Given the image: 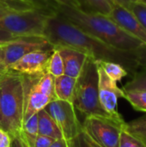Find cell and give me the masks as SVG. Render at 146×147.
<instances>
[{
	"mask_svg": "<svg viewBox=\"0 0 146 147\" xmlns=\"http://www.w3.org/2000/svg\"><path fill=\"white\" fill-rule=\"evenodd\" d=\"M43 36L53 46L79 50L99 61L120 64L133 75L140 69V48L125 51L113 47L83 31L77 25L55 12L47 21Z\"/></svg>",
	"mask_w": 146,
	"mask_h": 147,
	"instance_id": "cell-1",
	"label": "cell"
},
{
	"mask_svg": "<svg viewBox=\"0 0 146 147\" xmlns=\"http://www.w3.org/2000/svg\"><path fill=\"white\" fill-rule=\"evenodd\" d=\"M55 12L77 25L86 33L106 44L125 51H133L144 45L128 34L108 16L84 10L82 8L53 5Z\"/></svg>",
	"mask_w": 146,
	"mask_h": 147,
	"instance_id": "cell-2",
	"label": "cell"
},
{
	"mask_svg": "<svg viewBox=\"0 0 146 147\" xmlns=\"http://www.w3.org/2000/svg\"><path fill=\"white\" fill-rule=\"evenodd\" d=\"M0 104L2 121L0 129L9 136L22 131L24 112L22 75L8 71L0 75Z\"/></svg>",
	"mask_w": 146,
	"mask_h": 147,
	"instance_id": "cell-3",
	"label": "cell"
},
{
	"mask_svg": "<svg viewBox=\"0 0 146 147\" xmlns=\"http://www.w3.org/2000/svg\"><path fill=\"white\" fill-rule=\"evenodd\" d=\"M98 81L97 62L92 57L88 56L76 81L72 104L85 116L95 115L114 120L100 103Z\"/></svg>",
	"mask_w": 146,
	"mask_h": 147,
	"instance_id": "cell-4",
	"label": "cell"
},
{
	"mask_svg": "<svg viewBox=\"0 0 146 147\" xmlns=\"http://www.w3.org/2000/svg\"><path fill=\"white\" fill-rule=\"evenodd\" d=\"M55 14L50 9L40 6L25 10L14 11L0 18V29L9 32L15 37L43 36L48 19Z\"/></svg>",
	"mask_w": 146,
	"mask_h": 147,
	"instance_id": "cell-5",
	"label": "cell"
},
{
	"mask_svg": "<svg viewBox=\"0 0 146 147\" xmlns=\"http://www.w3.org/2000/svg\"><path fill=\"white\" fill-rule=\"evenodd\" d=\"M53 81L54 77L47 71L34 76L22 75L24 90L23 121L44 109L50 102L56 99Z\"/></svg>",
	"mask_w": 146,
	"mask_h": 147,
	"instance_id": "cell-6",
	"label": "cell"
},
{
	"mask_svg": "<svg viewBox=\"0 0 146 147\" xmlns=\"http://www.w3.org/2000/svg\"><path fill=\"white\" fill-rule=\"evenodd\" d=\"M83 127L89 137L102 147H119L120 124L112 119L95 115L85 117Z\"/></svg>",
	"mask_w": 146,
	"mask_h": 147,
	"instance_id": "cell-7",
	"label": "cell"
},
{
	"mask_svg": "<svg viewBox=\"0 0 146 147\" xmlns=\"http://www.w3.org/2000/svg\"><path fill=\"white\" fill-rule=\"evenodd\" d=\"M44 109L58 125L66 141L75 137L83 128L72 102L55 99L50 102Z\"/></svg>",
	"mask_w": 146,
	"mask_h": 147,
	"instance_id": "cell-8",
	"label": "cell"
},
{
	"mask_svg": "<svg viewBox=\"0 0 146 147\" xmlns=\"http://www.w3.org/2000/svg\"><path fill=\"white\" fill-rule=\"evenodd\" d=\"M4 52V65H9L24 55L37 50L52 49L53 46L44 36H20L5 41L2 45Z\"/></svg>",
	"mask_w": 146,
	"mask_h": 147,
	"instance_id": "cell-9",
	"label": "cell"
},
{
	"mask_svg": "<svg viewBox=\"0 0 146 147\" xmlns=\"http://www.w3.org/2000/svg\"><path fill=\"white\" fill-rule=\"evenodd\" d=\"M97 62L98 69V90H99V100L102 109L116 121L124 124L126 121L122 116L119 114L118 99L125 96L123 90L120 89L117 85V82L112 80L104 71L102 65Z\"/></svg>",
	"mask_w": 146,
	"mask_h": 147,
	"instance_id": "cell-10",
	"label": "cell"
},
{
	"mask_svg": "<svg viewBox=\"0 0 146 147\" xmlns=\"http://www.w3.org/2000/svg\"><path fill=\"white\" fill-rule=\"evenodd\" d=\"M52 50L53 48L31 52L9 65V71L30 76L45 73L47 71V64Z\"/></svg>",
	"mask_w": 146,
	"mask_h": 147,
	"instance_id": "cell-11",
	"label": "cell"
},
{
	"mask_svg": "<svg viewBox=\"0 0 146 147\" xmlns=\"http://www.w3.org/2000/svg\"><path fill=\"white\" fill-rule=\"evenodd\" d=\"M108 17L128 34L146 45V29L130 9L115 4Z\"/></svg>",
	"mask_w": 146,
	"mask_h": 147,
	"instance_id": "cell-12",
	"label": "cell"
},
{
	"mask_svg": "<svg viewBox=\"0 0 146 147\" xmlns=\"http://www.w3.org/2000/svg\"><path fill=\"white\" fill-rule=\"evenodd\" d=\"M53 47L59 50L62 57L65 68L64 74L77 78L88 58V55L79 50L69 47L55 46Z\"/></svg>",
	"mask_w": 146,
	"mask_h": 147,
	"instance_id": "cell-13",
	"label": "cell"
},
{
	"mask_svg": "<svg viewBox=\"0 0 146 147\" xmlns=\"http://www.w3.org/2000/svg\"><path fill=\"white\" fill-rule=\"evenodd\" d=\"M77 78L67 75L54 77L53 90L56 99L72 102Z\"/></svg>",
	"mask_w": 146,
	"mask_h": 147,
	"instance_id": "cell-14",
	"label": "cell"
},
{
	"mask_svg": "<svg viewBox=\"0 0 146 147\" xmlns=\"http://www.w3.org/2000/svg\"><path fill=\"white\" fill-rule=\"evenodd\" d=\"M37 115H38V132L40 135L47 136L54 140L64 138L59 127L45 109L40 110L37 113Z\"/></svg>",
	"mask_w": 146,
	"mask_h": 147,
	"instance_id": "cell-15",
	"label": "cell"
},
{
	"mask_svg": "<svg viewBox=\"0 0 146 147\" xmlns=\"http://www.w3.org/2000/svg\"><path fill=\"white\" fill-rule=\"evenodd\" d=\"M22 135L29 147H34L36 139L39 135L38 132V115L34 114L28 120L23 121L22 127Z\"/></svg>",
	"mask_w": 146,
	"mask_h": 147,
	"instance_id": "cell-16",
	"label": "cell"
},
{
	"mask_svg": "<svg viewBox=\"0 0 146 147\" xmlns=\"http://www.w3.org/2000/svg\"><path fill=\"white\" fill-rule=\"evenodd\" d=\"M123 128L139 138L142 141H146V113L145 115L133 120L130 122H126L123 126Z\"/></svg>",
	"mask_w": 146,
	"mask_h": 147,
	"instance_id": "cell-17",
	"label": "cell"
},
{
	"mask_svg": "<svg viewBox=\"0 0 146 147\" xmlns=\"http://www.w3.org/2000/svg\"><path fill=\"white\" fill-rule=\"evenodd\" d=\"M122 90L123 91H146V68H141L132 75V79Z\"/></svg>",
	"mask_w": 146,
	"mask_h": 147,
	"instance_id": "cell-18",
	"label": "cell"
},
{
	"mask_svg": "<svg viewBox=\"0 0 146 147\" xmlns=\"http://www.w3.org/2000/svg\"><path fill=\"white\" fill-rule=\"evenodd\" d=\"M99 64L102 65L105 73L114 81L119 82L121 79L128 75L127 71L120 64L109 62V61H99Z\"/></svg>",
	"mask_w": 146,
	"mask_h": 147,
	"instance_id": "cell-19",
	"label": "cell"
},
{
	"mask_svg": "<svg viewBox=\"0 0 146 147\" xmlns=\"http://www.w3.org/2000/svg\"><path fill=\"white\" fill-rule=\"evenodd\" d=\"M124 98L138 111L146 113V91H124Z\"/></svg>",
	"mask_w": 146,
	"mask_h": 147,
	"instance_id": "cell-20",
	"label": "cell"
},
{
	"mask_svg": "<svg viewBox=\"0 0 146 147\" xmlns=\"http://www.w3.org/2000/svg\"><path fill=\"white\" fill-rule=\"evenodd\" d=\"M46 71L53 77H59V76L64 75L65 68H64V62H63L62 57L59 50H57L54 47L49 58Z\"/></svg>",
	"mask_w": 146,
	"mask_h": 147,
	"instance_id": "cell-21",
	"label": "cell"
},
{
	"mask_svg": "<svg viewBox=\"0 0 146 147\" xmlns=\"http://www.w3.org/2000/svg\"><path fill=\"white\" fill-rule=\"evenodd\" d=\"M85 4L92 12L108 16L112 11L115 3L112 0H83Z\"/></svg>",
	"mask_w": 146,
	"mask_h": 147,
	"instance_id": "cell-22",
	"label": "cell"
},
{
	"mask_svg": "<svg viewBox=\"0 0 146 147\" xmlns=\"http://www.w3.org/2000/svg\"><path fill=\"white\" fill-rule=\"evenodd\" d=\"M67 145L68 147H102L89 137L83 127L75 137L67 141Z\"/></svg>",
	"mask_w": 146,
	"mask_h": 147,
	"instance_id": "cell-23",
	"label": "cell"
},
{
	"mask_svg": "<svg viewBox=\"0 0 146 147\" xmlns=\"http://www.w3.org/2000/svg\"><path fill=\"white\" fill-rule=\"evenodd\" d=\"M119 147H145V142L122 127L119 140Z\"/></svg>",
	"mask_w": 146,
	"mask_h": 147,
	"instance_id": "cell-24",
	"label": "cell"
},
{
	"mask_svg": "<svg viewBox=\"0 0 146 147\" xmlns=\"http://www.w3.org/2000/svg\"><path fill=\"white\" fill-rule=\"evenodd\" d=\"M130 10L146 29V3L139 1H134L131 5Z\"/></svg>",
	"mask_w": 146,
	"mask_h": 147,
	"instance_id": "cell-25",
	"label": "cell"
},
{
	"mask_svg": "<svg viewBox=\"0 0 146 147\" xmlns=\"http://www.w3.org/2000/svg\"><path fill=\"white\" fill-rule=\"evenodd\" d=\"M10 138H11L10 147H29L22 135V131L10 136Z\"/></svg>",
	"mask_w": 146,
	"mask_h": 147,
	"instance_id": "cell-26",
	"label": "cell"
},
{
	"mask_svg": "<svg viewBox=\"0 0 146 147\" xmlns=\"http://www.w3.org/2000/svg\"><path fill=\"white\" fill-rule=\"evenodd\" d=\"M56 140L52 138L47 137V136H44V135H38L35 144H34V147H49L53 141Z\"/></svg>",
	"mask_w": 146,
	"mask_h": 147,
	"instance_id": "cell-27",
	"label": "cell"
},
{
	"mask_svg": "<svg viewBox=\"0 0 146 147\" xmlns=\"http://www.w3.org/2000/svg\"><path fill=\"white\" fill-rule=\"evenodd\" d=\"M52 1L59 5L75 7V8H82V4L78 0H52Z\"/></svg>",
	"mask_w": 146,
	"mask_h": 147,
	"instance_id": "cell-28",
	"label": "cell"
},
{
	"mask_svg": "<svg viewBox=\"0 0 146 147\" xmlns=\"http://www.w3.org/2000/svg\"><path fill=\"white\" fill-rule=\"evenodd\" d=\"M11 138L8 133L0 129V147H10Z\"/></svg>",
	"mask_w": 146,
	"mask_h": 147,
	"instance_id": "cell-29",
	"label": "cell"
},
{
	"mask_svg": "<svg viewBox=\"0 0 146 147\" xmlns=\"http://www.w3.org/2000/svg\"><path fill=\"white\" fill-rule=\"evenodd\" d=\"M7 69L4 65V52L2 46H0V75L7 72Z\"/></svg>",
	"mask_w": 146,
	"mask_h": 147,
	"instance_id": "cell-30",
	"label": "cell"
},
{
	"mask_svg": "<svg viewBox=\"0 0 146 147\" xmlns=\"http://www.w3.org/2000/svg\"><path fill=\"white\" fill-rule=\"evenodd\" d=\"M115 4H118V5H120L127 9H130L131 8V5L132 3L134 2V1H137V0H112Z\"/></svg>",
	"mask_w": 146,
	"mask_h": 147,
	"instance_id": "cell-31",
	"label": "cell"
},
{
	"mask_svg": "<svg viewBox=\"0 0 146 147\" xmlns=\"http://www.w3.org/2000/svg\"><path fill=\"white\" fill-rule=\"evenodd\" d=\"M15 37L13 35H11L9 32L0 29V40L1 41H7V40H10L12 39H14Z\"/></svg>",
	"mask_w": 146,
	"mask_h": 147,
	"instance_id": "cell-32",
	"label": "cell"
},
{
	"mask_svg": "<svg viewBox=\"0 0 146 147\" xmlns=\"http://www.w3.org/2000/svg\"><path fill=\"white\" fill-rule=\"evenodd\" d=\"M49 147H68V145H67V141L63 138L54 140L53 143Z\"/></svg>",
	"mask_w": 146,
	"mask_h": 147,
	"instance_id": "cell-33",
	"label": "cell"
},
{
	"mask_svg": "<svg viewBox=\"0 0 146 147\" xmlns=\"http://www.w3.org/2000/svg\"><path fill=\"white\" fill-rule=\"evenodd\" d=\"M2 121V113H1V104H0V123Z\"/></svg>",
	"mask_w": 146,
	"mask_h": 147,
	"instance_id": "cell-34",
	"label": "cell"
},
{
	"mask_svg": "<svg viewBox=\"0 0 146 147\" xmlns=\"http://www.w3.org/2000/svg\"><path fill=\"white\" fill-rule=\"evenodd\" d=\"M137 1H139V2H142L144 3H146V0H137Z\"/></svg>",
	"mask_w": 146,
	"mask_h": 147,
	"instance_id": "cell-35",
	"label": "cell"
},
{
	"mask_svg": "<svg viewBox=\"0 0 146 147\" xmlns=\"http://www.w3.org/2000/svg\"><path fill=\"white\" fill-rule=\"evenodd\" d=\"M7 41H8V40H7ZM4 42H5V41H1V40H0V46H2Z\"/></svg>",
	"mask_w": 146,
	"mask_h": 147,
	"instance_id": "cell-36",
	"label": "cell"
},
{
	"mask_svg": "<svg viewBox=\"0 0 146 147\" xmlns=\"http://www.w3.org/2000/svg\"><path fill=\"white\" fill-rule=\"evenodd\" d=\"M145 147H146V141L145 142Z\"/></svg>",
	"mask_w": 146,
	"mask_h": 147,
	"instance_id": "cell-37",
	"label": "cell"
},
{
	"mask_svg": "<svg viewBox=\"0 0 146 147\" xmlns=\"http://www.w3.org/2000/svg\"><path fill=\"white\" fill-rule=\"evenodd\" d=\"M26 1H32V0H26Z\"/></svg>",
	"mask_w": 146,
	"mask_h": 147,
	"instance_id": "cell-38",
	"label": "cell"
}]
</instances>
